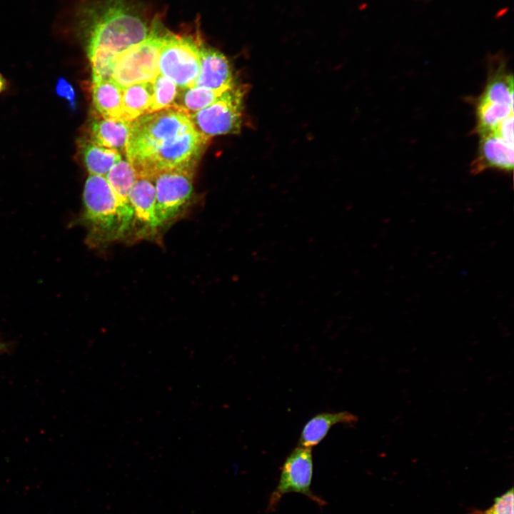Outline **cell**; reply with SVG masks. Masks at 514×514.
Returning a JSON list of instances; mask_svg holds the SVG:
<instances>
[{
	"instance_id": "obj_25",
	"label": "cell",
	"mask_w": 514,
	"mask_h": 514,
	"mask_svg": "<svg viewBox=\"0 0 514 514\" xmlns=\"http://www.w3.org/2000/svg\"><path fill=\"white\" fill-rule=\"evenodd\" d=\"M6 86V80L2 76V75L0 74V93L2 92Z\"/></svg>"
},
{
	"instance_id": "obj_15",
	"label": "cell",
	"mask_w": 514,
	"mask_h": 514,
	"mask_svg": "<svg viewBox=\"0 0 514 514\" xmlns=\"http://www.w3.org/2000/svg\"><path fill=\"white\" fill-rule=\"evenodd\" d=\"M358 417L348 412H324L312 417L303 426L298 445L311 448L320 443L332 426L338 424L353 425Z\"/></svg>"
},
{
	"instance_id": "obj_21",
	"label": "cell",
	"mask_w": 514,
	"mask_h": 514,
	"mask_svg": "<svg viewBox=\"0 0 514 514\" xmlns=\"http://www.w3.org/2000/svg\"><path fill=\"white\" fill-rule=\"evenodd\" d=\"M153 94L148 113L173 106L178 93L177 85L161 74L152 81Z\"/></svg>"
},
{
	"instance_id": "obj_14",
	"label": "cell",
	"mask_w": 514,
	"mask_h": 514,
	"mask_svg": "<svg viewBox=\"0 0 514 514\" xmlns=\"http://www.w3.org/2000/svg\"><path fill=\"white\" fill-rule=\"evenodd\" d=\"M489 69L487 81L476 102L513 107V78L505 62H497Z\"/></svg>"
},
{
	"instance_id": "obj_13",
	"label": "cell",
	"mask_w": 514,
	"mask_h": 514,
	"mask_svg": "<svg viewBox=\"0 0 514 514\" xmlns=\"http://www.w3.org/2000/svg\"><path fill=\"white\" fill-rule=\"evenodd\" d=\"M130 124V121L123 119L97 117L90 124L91 141L101 146L125 154Z\"/></svg>"
},
{
	"instance_id": "obj_1",
	"label": "cell",
	"mask_w": 514,
	"mask_h": 514,
	"mask_svg": "<svg viewBox=\"0 0 514 514\" xmlns=\"http://www.w3.org/2000/svg\"><path fill=\"white\" fill-rule=\"evenodd\" d=\"M156 18L150 19L133 0H78L58 21L84 39L87 55L105 51L119 56L145 41Z\"/></svg>"
},
{
	"instance_id": "obj_9",
	"label": "cell",
	"mask_w": 514,
	"mask_h": 514,
	"mask_svg": "<svg viewBox=\"0 0 514 514\" xmlns=\"http://www.w3.org/2000/svg\"><path fill=\"white\" fill-rule=\"evenodd\" d=\"M313 473L312 449L296 447L283 464L278 483L268 500V510L273 511L282 497L289 493L303 494L320 506L324 505L325 501L311 488Z\"/></svg>"
},
{
	"instance_id": "obj_11",
	"label": "cell",
	"mask_w": 514,
	"mask_h": 514,
	"mask_svg": "<svg viewBox=\"0 0 514 514\" xmlns=\"http://www.w3.org/2000/svg\"><path fill=\"white\" fill-rule=\"evenodd\" d=\"M513 143L505 139L498 131L480 136L477 155L470 168L473 173L488 169L512 171Z\"/></svg>"
},
{
	"instance_id": "obj_2",
	"label": "cell",
	"mask_w": 514,
	"mask_h": 514,
	"mask_svg": "<svg viewBox=\"0 0 514 514\" xmlns=\"http://www.w3.org/2000/svg\"><path fill=\"white\" fill-rule=\"evenodd\" d=\"M83 202L80 223L86 228L89 246L103 248L117 241H131V227L105 176L89 174Z\"/></svg>"
},
{
	"instance_id": "obj_18",
	"label": "cell",
	"mask_w": 514,
	"mask_h": 514,
	"mask_svg": "<svg viewBox=\"0 0 514 514\" xmlns=\"http://www.w3.org/2000/svg\"><path fill=\"white\" fill-rule=\"evenodd\" d=\"M152 94V82L134 84L122 89V119L131 122L147 114Z\"/></svg>"
},
{
	"instance_id": "obj_17",
	"label": "cell",
	"mask_w": 514,
	"mask_h": 514,
	"mask_svg": "<svg viewBox=\"0 0 514 514\" xmlns=\"http://www.w3.org/2000/svg\"><path fill=\"white\" fill-rule=\"evenodd\" d=\"M92 103L99 116L122 119V89L114 81L92 83Z\"/></svg>"
},
{
	"instance_id": "obj_6",
	"label": "cell",
	"mask_w": 514,
	"mask_h": 514,
	"mask_svg": "<svg viewBox=\"0 0 514 514\" xmlns=\"http://www.w3.org/2000/svg\"><path fill=\"white\" fill-rule=\"evenodd\" d=\"M166 30L157 16L150 36L118 56L113 81L121 89L134 84L152 82L158 75L159 52Z\"/></svg>"
},
{
	"instance_id": "obj_3",
	"label": "cell",
	"mask_w": 514,
	"mask_h": 514,
	"mask_svg": "<svg viewBox=\"0 0 514 514\" xmlns=\"http://www.w3.org/2000/svg\"><path fill=\"white\" fill-rule=\"evenodd\" d=\"M193 128L188 114L174 106L143 114L131 121L126 158L134 165L161 146Z\"/></svg>"
},
{
	"instance_id": "obj_19",
	"label": "cell",
	"mask_w": 514,
	"mask_h": 514,
	"mask_svg": "<svg viewBox=\"0 0 514 514\" xmlns=\"http://www.w3.org/2000/svg\"><path fill=\"white\" fill-rule=\"evenodd\" d=\"M81 154L89 174L105 176L112 166L122 158L116 150L85 141L81 145Z\"/></svg>"
},
{
	"instance_id": "obj_8",
	"label": "cell",
	"mask_w": 514,
	"mask_h": 514,
	"mask_svg": "<svg viewBox=\"0 0 514 514\" xmlns=\"http://www.w3.org/2000/svg\"><path fill=\"white\" fill-rule=\"evenodd\" d=\"M209 141L193 128L161 146L133 166L138 176L151 178L163 170H194Z\"/></svg>"
},
{
	"instance_id": "obj_4",
	"label": "cell",
	"mask_w": 514,
	"mask_h": 514,
	"mask_svg": "<svg viewBox=\"0 0 514 514\" xmlns=\"http://www.w3.org/2000/svg\"><path fill=\"white\" fill-rule=\"evenodd\" d=\"M203 41L198 31L183 34L167 29L159 52V74L173 81L178 89L193 86L200 70Z\"/></svg>"
},
{
	"instance_id": "obj_12",
	"label": "cell",
	"mask_w": 514,
	"mask_h": 514,
	"mask_svg": "<svg viewBox=\"0 0 514 514\" xmlns=\"http://www.w3.org/2000/svg\"><path fill=\"white\" fill-rule=\"evenodd\" d=\"M200 52V70L193 86L224 92L235 84L231 65L223 54L204 41Z\"/></svg>"
},
{
	"instance_id": "obj_16",
	"label": "cell",
	"mask_w": 514,
	"mask_h": 514,
	"mask_svg": "<svg viewBox=\"0 0 514 514\" xmlns=\"http://www.w3.org/2000/svg\"><path fill=\"white\" fill-rule=\"evenodd\" d=\"M137 173L133 165L124 159L116 163L105 176L113 189L120 207L133 233V211L128 200L131 187L137 178Z\"/></svg>"
},
{
	"instance_id": "obj_7",
	"label": "cell",
	"mask_w": 514,
	"mask_h": 514,
	"mask_svg": "<svg viewBox=\"0 0 514 514\" xmlns=\"http://www.w3.org/2000/svg\"><path fill=\"white\" fill-rule=\"evenodd\" d=\"M246 93V86L233 84L210 105L189 114L193 128L209 139L219 135L238 133Z\"/></svg>"
},
{
	"instance_id": "obj_26",
	"label": "cell",
	"mask_w": 514,
	"mask_h": 514,
	"mask_svg": "<svg viewBox=\"0 0 514 514\" xmlns=\"http://www.w3.org/2000/svg\"><path fill=\"white\" fill-rule=\"evenodd\" d=\"M6 346L4 343L0 342V353L1 351H4L6 349Z\"/></svg>"
},
{
	"instance_id": "obj_10",
	"label": "cell",
	"mask_w": 514,
	"mask_h": 514,
	"mask_svg": "<svg viewBox=\"0 0 514 514\" xmlns=\"http://www.w3.org/2000/svg\"><path fill=\"white\" fill-rule=\"evenodd\" d=\"M128 200L133 211L132 241L155 240L160 237L156 217V193L151 177L138 176Z\"/></svg>"
},
{
	"instance_id": "obj_5",
	"label": "cell",
	"mask_w": 514,
	"mask_h": 514,
	"mask_svg": "<svg viewBox=\"0 0 514 514\" xmlns=\"http://www.w3.org/2000/svg\"><path fill=\"white\" fill-rule=\"evenodd\" d=\"M194 170L161 171L152 178L156 188V217L160 233L182 218L193 201Z\"/></svg>"
},
{
	"instance_id": "obj_23",
	"label": "cell",
	"mask_w": 514,
	"mask_h": 514,
	"mask_svg": "<svg viewBox=\"0 0 514 514\" xmlns=\"http://www.w3.org/2000/svg\"><path fill=\"white\" fill-rule=\"evenodd\" d=\"M513 488L496 497L492 506L484 510L474 509L472 514H514Z\"/></svg>"
},
{
	"instance_id": "obj_22",
	"label": "cell",
	"mask_w": 514,
	"mask_h": 514,
	"mask_svg": "<svg viewBox=\"0 0 514 514\" xmlns=\"http://www.w3.org/2000/svg\"><path fill=\"white\" fill-rule=\"evenodd\" d=\"M91 67L92 83L113 81L118 56L105 51H96L87 55Z\"/></svg>"
},
{
	"instance_id": "obj_20",
	"label": "cell",
	"mask_w": 514,
	"mask_h": 514,
	"mask_svg": "<svg viewBox=\"0 0 514 514\" xmlns=\"http://www.w3.org/2000/svg\"><path fill=\"white\" fill-rule=\"evenodd\" d=\"M222 93L198 86L179 89L173 106L183 110L189 115L210 105Z\"/></svg>"
},
{
	"instance_id": "obj_24",
	"label": "cell",
	"mask_w": 514,
	"mask_h": 514,
	"mask_svg": "<svg viewBox=\"0 0 514 514\" xmlns=\"http://www.w3.org/2000/svg\"><path fill=\"white\" fill-rule=\"evenodd\" d=\"M56 91L59 96L66 99L73 109H75L76 94L74 88L69 82L64 79H59L56 86Z\"/></svg>"
}]
</instances>
